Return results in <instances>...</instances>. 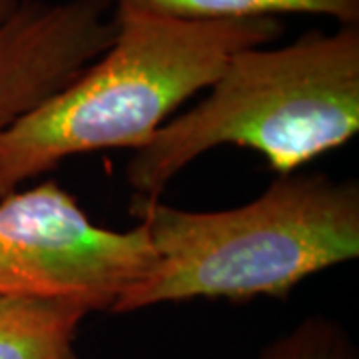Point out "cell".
<instances>
[{"instance_id": "6da1fadb", "label": "cell", "mask_w": 359, "mask_h": 359, "mask_svg": "<svg viewBox=\"0 0 359 359\" xmlns=\"http://www.w3.org/2000/svg\"><path fill=\"white\" fill-rule=\"evenodd\" d=\"M130 214L154 250V266L110 313L188 299H285L302 282L359 257V182L290 172L252 202L184 210L134 200Z\"/></svg>"}, {"instance_id": "7a4b0ae2", "label": "cell", "mask_w": 359, "mask_h": 359, "mask_svg": "<svg viewBox=\"0 0 359 359\" xmlns=\"http://www.w3.org/2000/svg\"><path fill=\"white\" fill-rule=\"evenodd\" d=\"M112 44L70 84L0 132V198L72 156L138 150L233 54L266 46L280 18L190 22L120 11Z\"/></svg>"}, {"instance_id": "3957f363", "label": "cell", "mask_w": 359, "mask_h": 359, "mask_svg": "<svg viewBox=\"0 0 359 359\" xmlns=\"http://www.w3.org/2000/svg\"><path fill=\"white\" fill-rule=\"evenodd\" d=\"M359 132V26L309 30L283 46L231 56L202 100L134 150L126 184L134 200H158L200 156L236 146L269 170L297 172Z\"/></svg>"}, {"instance_id": "277c9868", "label": "cell", "mask_w": 359, "mask_h": 359, "mask_svg": "<svg viewBox=\"0 0 359 359\" xmlns=\"http://www.w3.org/2000/svg\"><path fill=\"white\" fill-rule=\"evenodd\" d=\"M154 259L142 224L104 228L56 180L0 198V297L74 299L110 311Z\"/></svg>"}, {"instance_id": "5b68a950", "label": "cell", "mask_w": 359, "mask_h": 359, "mask_svg": "<svg viewBox=\"0 0 359 359\" xmlns=\"http://www.w3.org/2000/svg\"><path fill=\"white\" fill-rule=\"evenodd\" d=\"M116 30L96 0H28L0 22V132L102 56Z\"/></svg>"}, {"instance_id": "8992f818", "label": "cell", "mask_w": 359, "mask_h": 359, "mask_svg": "<svg viewBox=\"0 0 359 359\" xmlns=\"http://www.w3.org/2000/svg\"><path fill=\"white\" fill-rule=\"evenodd\" d=\"M90 313L74 299L0 297V359H82L78 330Z\"/></svg>"}, {"instance_id": "52a82bcc", "label": "cell", "mask_w": 359, "mask_h": 359, "mask_svg": "<svg viewBox=\"0 0 359 359\" xmlns=\"http://www.w3.org/2000/svg\"><path fill=\"white\" fill-rule=\"evenodd\" d=\"M114 13L152 14L190 22L245 18H280L313 14L334 18L339 26H359V0H96Z\"/></svg>"}, {"instance_id": "ba28073f", "label": "cell", "mask_w": 359, "mask_h": 359, "mask_svg": "<svg viewBox=\"0 0 359 359\" xmlns=\"http://www.w3.org/2000/svg\"><path fill=\"white\" fill-rule=\"evenodd\" d=\"M254 359H359V349L341 321L316 313L268 341Z\"/></svg>"}, {"instance_id": "9c48e42d", "label": "cell", "mask_w": 359, "mask_h": 359, "mask_svg": "<svg viewBox=\"0 0 359 359\" xmlns=\"http://www.w3.org/2000/svg\"><path fill=\"white\" fill-rule=\"evenodd\" d=\"M28 0H0V22L8 20Z\"/></svg>"}]
</instances>
